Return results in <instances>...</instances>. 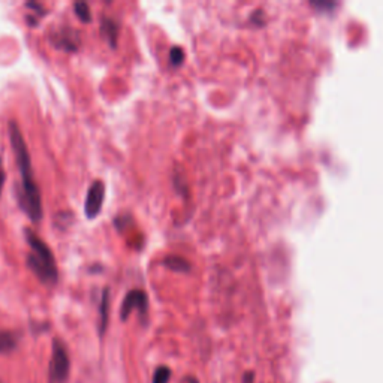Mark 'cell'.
Here are the masks:
<instances>
[{
	"mask_svg": "<svg viewBox=\"0 0 383 383\" xmlns=\"http://www.w3.org/2000/svg\"><path fill=\"white\" fill-rule=\"evenodd\" d=\"M26 239L32 249V253L27 257V265L44 285H55L59 271L50 247L31 230H26Z\"/></svg>",
	"mask_w": 383,
	"mask_h": 383,
	"instance_id": "cell-2",
	"label": "cell"
},
{
	"mask_svg": "<svg viewBox=\"0 0 383 383\" xmlns=\"http://www.w3.org/2000/svg\"><path fill=\"white\" fill-rule=\"evenodd\" d=\"M163 265L176 273H189L190 271V262L184 259L183 257H177V254H171V257L165 258Z\"/></svg>",
	"mask_w": 383,
	"mask_h": 383,
	"instance_id": "cell-8",
	"label": "cell"
},
{
	"mask_svg": "<svg viewBox=\"0 0 383 383\" xmlns=\"http://www.w3.org/2000/svg\"><path fill=\"white\" fill-rule=\"evenodd\" d=\"M105 200V184L101 180H95L92 186L89 188L86 204H84V212H86L87 219L97 217L99 212L102 210Z\"/></svg>",
	"mask_w": 383,
	"mask_h": 383,
	"instance_id": "cell-5",
	"label": "cell"
},
{
	"mask_svg": "<svg viewBox=\"0 0 383 383\" xmlns=\"http://www.w3.org/2000/svg\"><path fill=\"white\" fill-rule=\"evenodd\" d=\"M70 370V361L66 346L60 340L53 342V352L50 360V380L51 383H63L68 380Z\"/></svg>",
	"mask_w": 383,
	"mask_h": 383,
	"instance_id": "cell-3",
	"label": "cell"
},
{
	"mask_svg": "<svg viewBox=\"0 0 383 383\" xmlns=\"http://www.w3.org/2000/svg\"><path fill=\"white\" fill-rule=\"evenodd\" d=\"M75 8V14L77 17L82 21V23H89L92 21V14H90V8L86 2H78L74 5Z\"/></svg>",
	"mask_w": 383,
	"mask_h": 383,
	"instance_id": "cell-11",
	"label": "cell"
},
{
	"mask_svg": "<svg viewBox=\"0 0 383 383\" xmlns=\"http://www.w3.org/2000/svg\"><path fill=\"white\" fill-rule=\"evenodd\" d=\"M171 379V370L168 367L162 365L153 374V383H168Z\"/></svg>",
	"mask_w": 383,
	"mask_h": 383,
	"instance_id": "cell-12",
	"label": "cell"
},
{
	"mask_svg": "<svg viewBox=\"0 0 383 383\" xmlns=\"http://www.w3.org/2000/svg\"><path fill=\"white\" fill-rule=\"evenodd\" d=\"M134 310H138L141 316L146 318L149 311V298L147 293L141 289H134L124 296L122 308H120V318L122 320L129 319Z\"/></svg>",
	"mask_w": 383,
	"mask_h": 383,
	"instance_id": "cell-4",
	"label": "cell"
},
{
	"mask_svg": "<svg viewBox=\"0 0 383 383\" xmlns=\"http://www.w3.org/2000/svg\"><path fill=\"white\" fill-rule=\"evenodd\" d=\"M5 171H4V166H2V161H0V192H2V188H4V183H5Z\"/></svg>",
	"mask_w": 383,
	"mask_h": 383,
	"instance_id": "cell-14",
	"label": "cell"
},
{
	"mask_svg": "<svg viewBox=\"0 0 383 383\" xmlns=\"http://www.w3.org/2000/svg\"><path fill=\"white\" fill-rule=\"evenodd\" d=\"M17 347V337L9 331H0V355L9 353Z\"/></svg>",
	"mask_w": 383,
	"mask_h": 383,
	"instance_id": "cell-10",
	"label": "cell"
},
{
	"mask_svg": "<svg viewBox=\"0 0 383 383\" xmlns=\"http://www.w3.org/2000/svg\"><path fill=\"white\" fill-rule=\"evenodd\" d=\"M184 58H186V54H184V51L180 47H173L171 51H169V62H171L173 66L183 65Z\"/></svg>",
	"mask_w": 383,
	"mask_h": 383,
	"instance_id": "cell-13",
	"label": "cell"
},
{
	"mask_svg": "<svg viewBox=\"0 0 383 383\" xmlns=\"http://www.w3.org/2000/svg\"><path fill=\"white\" fill-rule=\"evenodd\" d=\"M183 383H198V380H196V379H193V377H188V379L184 380Z\"/></svg>",
	"mask_w": 383,
	"mask_h": 383,
	"instance_id": "cell-15",
	"label": "cell"
},
{
	"mask_svg": "<svg viewBox=\"0 0 383 383\" xmlns=\"http://www.w3.org/2000/svg\"><path fill=\"white\" fill-rule=\"evenodd\" d=\"M9 136H11V144H12L14 153H16V159H17L20 174H21L18 204L21 210L27 215V217H29L32 222L38 223L42 219V215H44V210H42L41 192L33 177L32 159H31L29 150H27L26 141L16 122H11L9 124Z\"/></svg>",
	"mask_w": 383,
	"mask_h": 383,
	"instance_id": "cell-1",
	"label": "cell"
},
{
	"mask_svg": "<svg viewBox=\"0 0 383 383\" xmlns=\"http://www.w3.org/2000/svg\"><path fill=\"white\" fill-rule=\"evenodd\" d=\"M53 44L66 51H75L80 45V35L72 29H62L53 35Z\"/></svg>",
	"mask_w": 383,
	"mask_h": 383,
	"instance_id": "cell-6",
	"label": "cell"
},
{
	"mask_svg": "<svg viewBox=\"0 0 383 383\" xmlns=\"http://www.w3.org/2000/svg\"><path fill=\"white\" fill-rule=\"evenodd\" d=\"M108 310H109V291L105 289L99 304V333L104 334L108 325Z\"/></svg>",
	"mask_w": 383,
	"mask_h": 383,
	"instance_id": "cell-9",
	"label": "cell"
},
{
	"mask_svg": "<svg viewBox=\"0 0 383 383\" xmlns=\"http://www.w3.org/2000/svg\"><path fill=\"white\" fill-rule=\"evenodd\" d=\"M101 32L107 38V41L109 42V45L112 48H116L117 47V38H119V26H117V23L114 20L104 18L102 26H101Z\"/></svg>",
	"mask_w": 383,
	"mask_h": 383,
	"instance_id": "cell-7",
	"label": "cell"
}]
</instances>
